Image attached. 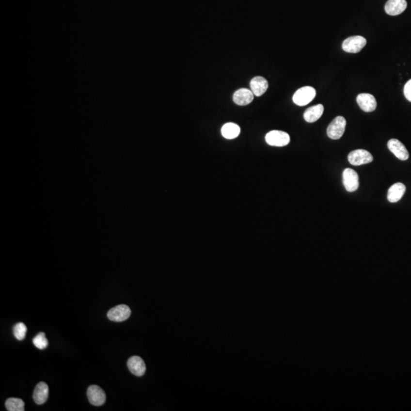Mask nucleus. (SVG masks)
<instances>
[{
  "label": "nucleus",
  "mask_w": 411,
  "mask_h": 411,
  "mask_svg": "<svg viewBox=\"0 0 411 411\" xmlns=\"http://www.w3.org/2000/svg\"><path fill=\"white\" fill-rule=\"evenodd\" d=\"M316 89L312 86H304L296 91L293 95V102L299 106H305L316 98Z\"/></svg>",
  "instance_id": "nucleus-1"
},
{
  "label": "nucleus",
  "mask_w": 411,
  "mask_h": 411,
  "mask_svg": "<svg viewBox=\"0 0 411 411\" xmlns=\"http://www.w3.org/2000/svg\"><path fill=\"white\" fill-rule=\"evenodd\" d=\"M347 121L342 116L335 117L327 129V134L332 140H339L345 132Z\"/></svg>",
  "instance_id": "nucleus-2"
},
{
  "label": "nucleus",
  "mask_w": 411,
  "mask_h": 411,
  "mask_svg": "<svg viewBox=\"0 0 411 411\" xmlns=\"http://www.w3.org/2000/svg\"><path fill=\"white\" fill-rule=\"evenodd\" d=\"M366 43V39L363 36H352L344 40L342 49L347 53H357L365 47Z\"/></svg>",
  "instance_id": "nucleus-3"
},
{
  "label": "nucleus",
  "mask_w": 411,
  "mask_h": 411,
  "mask_svg": "<svg viewBox=\"0 0 411 411\" xmlns=\"http://www.w3.org/2000/svg\"><path fill=\"white\" fill-rule=\"evenodd\" d=\"M267 143L272 146L283 147L290 142V137L287 133L280 130H272L268 133L265 137Z\"/></svg>",
  "instance_id": "nucleus-4"
},
{
  "label": "nucleus",
  "mask_w": 411,
  "mask_h": 411,
  "mask_svg": "<svg viewBox=\"0 0 411 411\" xmlns=\"http://www.w3.org/2000/svg\"><path fill=\"white\" fill-rule=\"evenodd\" d=\"M348 161L351 165L358 166L372 162L373 161V156L365 149H356L349 153Z\"/></svg>",
  "instance_id": "nucleus-5"
},
{
  "label": "nucleus",
  "mask_w": 411,
  "mask_h": 411,
  "mask_svg": "<svg viewBox=\"0 0 411 411\" xmlns=\"http://www.w3.org/2000/svg\"><path fill=\"white\" fill-rule=\"evenodd\" d=\"M343 184L348 192L356 191L360 186L359 175L356 171L346 169L343 172Z\"/></svg>",
  "instance_id": "nucleus-6"
},
{
  "label": "nucleus",
  "mask_w": 411,
  "mask_h": 411,
  "mask_svg": "<svg viewBox=\"0 0 411 411\" xmlns=\"http://www.w3.org/2000/svg\"><path fill=\"white\" fill-rule=\"evenodd\" d=\"M131 315L130 308L126 305H119L108 312V317L114 322H122L129 318Z\"/></svg>",
  "instance_id": "nucleus-7"
},
{
  "label": "nucleus",
  "mask_w": 411,
  "mask_h": 411,
  "mask_svg": "<svg viewBox=\"0 0 411 411\" xmlns=\"http://www.w3.org/2000/svg\"><path fill=\"white\" fill-rule=\"evenodd\" d=\"M356 101L364 111L369 113L374 111L377 108V101L372 95L361 93L356 97Z\"/></svg>",
  "instance_id": "nucleus-8"
},
{
  "label": "nucleus",
  "mask_w": 411,
  "mask_h": 411,
  "mask_svg": "<svg viewBox=\"0 0 411 411\" xmlns=\"http://www.w3.org/2000/svg\"><path fill=\"white\" fill-rule=\"evenodd\" d=\"M89 402L95 406H101L106 401L105 392L98 385H91L87 391Z\"/></svg>",
  "instance_id": "nucleus-9"
},
{
  "label": "nucleus",
  "mask_w": 411,
  "mask_h": 411,
  "mask_svg": "<svg viewBox=\"0 0 411 411\" xmlns=\"http://www.w3.org/2000/svg\"><path fill=\"white\" fill-rule=\"evenodd\" d=\"M388 148L398 159L405 161L409 158L408 149L405 147V145L397 139L389 140L388 142Z\"/></svg>",
  "instance_id": "nucleus-10"
},
{
  "label": "nucleus",
  "mask_w": 411,
  "mask_h": 411,
  "mask_svg": "<svg viewBox=\"0 0 411 411\" xmlns=\"http://www.w3.org/2000/svg\"><path fill=\"white\" fill-rule=\"evenodd\" d=\"M408 7L406 0H388L385 5V13L389 16H395L404 13Z\"/></svg>",
  "instance_id": "nucleus-11"
},
{
  "label": "nucleus",
  "mask_w": 411,
  "mask_h": 411,
  "mask_svg": "<svg viewBox=\"0 0 411 411\" xmlns=\"http://www.w3.org/2000/svg\"><path fill=\"white\" fill-rule=\"evenodd\" d=\"M127 366L132 374L138 377L143 376L146 369L143 360L137 356H132L128 360Z\"/></svg>",
  "instance_id": "nucleus-12"
},
{
  "label": "nucleus",
  "mask_w": 411,
  "mask_h": 411,
  "mask_svg": "<svg viewBox=\"0 0 411 411\" xmlns=\"http://www.w3.org/2000/svg\"><path fill=\"white\" fill-rule=\"evenodd\" d=\"M254 95L251 89H241L236 91L233 95V101L236 105L245 106L252 102Z\"/></svg>",
  "instance_id": "nucleus-13"
},
{
  "label": "nucleus",
  "mask_w": 411,
  "mask_h": 411,
  "mask_svg": "<svg viewBox=\"0 0 411 411\" xmlns=\"http://www.w3.org/2000/svg\"><path fill=\"white\" fill-rule=\"evenodd\" d=\"M268 86V80L262 77H254L250 82L251 90L257 97H260L266 93Z\"/></svg>",
  "instance_id": "nucleus-14"
},
{
  "label": "nucleus",
  "mask_w": 411,
  "mask_h": 411,
  "mask_svg": "<svg viewBox=\"0 0 411 411\" xmlns=\"http://www.w3.org/2000/svg\"><path fill=\"white\" fill-rule=\"evenodd\" d=\"M405 191H406V187L404 184L400 182L396 183L388 189V201L391 203L398 202L402 198Z\"/></svg>",
  "instance_id": "nucleus-15"
},
{
  "label": "nucleus",
  "mask_w": 411,
  "mask_h": 411,
  "mask_svg": "<svg viewBox=\"0 0 411 411\" xmlns=\"http://www.w3.org/2000/svg\"><path fill=\"white\" fill-rule=\"evenodd\" d=\"M49 395V388L45 382L37 384L33 394V398L37 404H43L46 402Z\"/></svg>",
  "instance_id": "nucleus-16"
},
{
  "label": "nucleus",
  "mask_w": 411,
  "mask_h": 411,
  "mask_svg": "<svg viewBox=\"0 0 411 411\" xmlns=\"http://www.w3.org/2000/svg\"><path fill=\"white\" fill-rule=\"evenodd\" d=\"M324 110V106L321 104L308 108L304 113V119L308 123L316 122L318 119L321 118Z\"/></svg>",
  "instance_id": "nucleus-17"
},
{
  "label": "nucleus",
  "mask_w": 411,
  "mask_h": 411,
  "mask_svg": "<svg viewBox=\"0 0 411 411\" xmlns=\"http://www.w3.org/2000/svg\"><path fill=\"white\" fill-rule=\"evenodd\" d=\"M221 135L228 140H232L238 137L241 129L234 123H227L221 127Z\"/></svg>",
  "instance_id": "nucleus-18"
},
{
  "label": "nucleus",
  "mask_w": 411,
  "mask_h": 411,
  "mask_svg": "<svg viewBox=\"0 0 411 411\" xmlns=\"http://www.w3.org/2000/svg\"><path fill=\"white\" fill-rule=\"evenodd\" d=\"M5 408L9 411H24L25 403L21 399L11 397L5 402Z\"/></svg>",
  "instance_id": "nucleus-19"
},
{
  "label": "nucleus",
  "mask_w": 411,
  "mask_h": 411,
  "mask_svg": "<svg viewBox=\"0 0 411 411\" xmlns=\"http://www.w3.org/2000/svg\"><path fill=\"white\" fill-rule=\"evenodd\" d=\"M27 331L28 329H27L26 325L22 322L16 324L13 328L14 336L18 340H23L25 338Z\"/></svg>",
  "instance_id": "nucleus-20"
},
{
  "label": "nucleus",
  "mask_w": 411,
  "mask_h": 411,
  "mask_svg": "<svg viewBox=\"0 0 411 411\" xmlns=\"http://www.w3.org/2000/svg\"><path fill=\"white\" fill-rule=\"evenodd\" d=\"M33 344L36 348L40 349H44L48 346V341L45 337V333H40L33 339Z\"/></svg>",
  "instance_id": "nucleus-21"
},
{
  "label": "nucleus",
  "mask_w": 411,
  "mask_h": 411,
  "mask_svg": "<svg viewBox=\"0 0 411 411\" xmlns=\"http://www.w3.org/2000/svg\"><path fill=\"white\" fill-rule=\"evenodd\" d=\"M404 94L405 98L411 102V79L404 85Z\"/></svg>",
  "instance_id": "nucleus-22"
}]
</instances>
